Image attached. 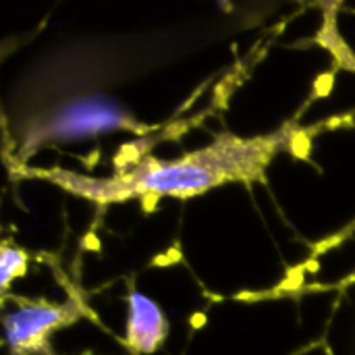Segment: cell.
Wrapping results in <instances>:
<instances>
[{
	"instance_id": "obj_4",
	"label": "cell",
	"mask_w": 355,
	"mask_h": 355,
	"mask_svg": "<svg viewBox=\"0 0 355 355\" xmlns=\"http://www.w3.org/2000/svg\"><path fill=\"white\" fill-rule=\"evenodd\" d=\"M168 337V322L160 310V306L139 293L131 291L127 300V327H125V341L133 354L150 355L156 354L160 345Z\"/></svg>"
},
{
	"instance_id": "obj_1",
	"label": "cell",
	"mask_w": 355,
	"mask_h": 355,
	"mask_svg": "<svg viewBox=\"0 0 355 355\" xmlns=\"http://www.w3.org/2000/svg\"><path fill=\"white\" fill-rule=\"evenodd\" d=\"M293 135L291 125L258 137L220 133L208 146L181 158H146L125 173L102 179L62 168L31 171V175L100 206L135 198L160 200L166 196L187 200L227 183L264 181L268 164L291 148Z\"/></svg>"
},
{
	"instance_id": "obj_3",
	"label": "cell",
	"mask_w": 355,
	"mask_h": 355,
	"mask_svg": "<svg viewBox=\"0 0 355 355\" xmlns=\"http://www.w3.org/2000/svg\"><path fill=\"white\" fill-rule=\"evenodd\" d=\"M83 308L77 297L67 304L21 302L4 316V333L8 355H52L50 337L75 322Z\"/></svg>"
},
{
	"instance_id": "obj_5",
	"label": "cell",
	"mask_w": 355,
	"mask_h": 355,
	"mask_svg": "<svg viewBox=\"0 0 355 355\" xmlns=\"http://www.w3.org/2000/svg\"><path fill=\"white\" fill-rule=\"evenodd\" d=\"M25 270H27V254L19 248L4 245L0 252V289H2V293H6L10 283L17 277H23Z\"/></svg>"
},
{
	"instance_id": "obj_2",
	"label": "cell",
	"mask_w": 355,
	"mask_h": 355,
	"mask_svg": "<svg viewBox=\"0 0 355 355\" xmlns=\"http://www.w3.org/2000/svg\"><path fill=\"white\" fill-rule=\"evenodd\" d=\"M144 131L116 100L108 96H92L67 102L50 119L42 121L27 133V148H37L48 141H75L110 131Z\"/></svg>"
}]
</instances>
